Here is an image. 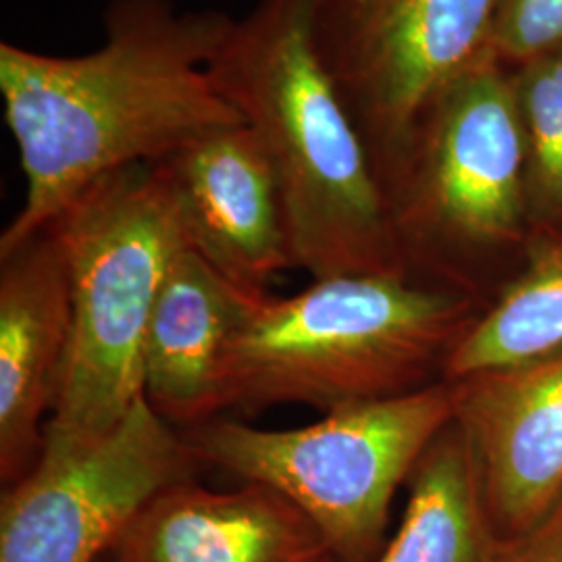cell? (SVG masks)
Masks as SVG:
<instances>
[{
	"instance_id": "7a4b0ae2",
	"label": "cell",
	"mask_w": 562,
	"mask_h": 562,
	"mask_svg": "<svg viewBox=\"0 0 562 562\" xmlns=\"http://www.w3.org/2000/svg\"><path fill=\"white\" fill-rule=\"evenodd\" d=\"M313 0H259L209 76L267 150L294 267L313 280L408 271L371 157L311 36Z\"/></svg>"
},
{
	"instance_id": "277c9868",
	"label": "cell",
	"mask_w": 562,
	"mask_h": 562,
	"mask_svg": "<svg viewBox=\"0 0 562 562\" xmlns=\"http://www.w3.org/2000/svg\"><path fill=\"white\" fill-rule=\"evenodd\" d=\"M46 227L69 271L71 346L44 440L94 438L144 396L146 329L188 241L155 162L92 181Z\"/></svg>"
},
{
	"instance_id": "2e32d148",
	"label": "cell",
	"mask_w": 562,
	"mask_h": 562,
	"mask_svg": "<svg viewBox=\"0 0 562 562\" xmlns=\"http://www.w3.org/2000/svg\"><path fill=\"white\" fill-rule=\"evenodd\" d=\"M529 229L562 220V53L513 69Z\"/></svg>"
},
{
	"instance_id": "30bf717a",
	"label": "cell",
	"mask_w": 562,
	"mask_h": 562,
	"mask_svg": "<svg viewBox=\"0 0 562 562\" xmlns=\"http://www.w3.org/2000/svg\"><path fill=\"white\" fill-rule=\"evenodd\" d=\"M71 346V285L48 227L0 252V477L34 469Z\"/></svg>"
},
{
	"instance_id": "5bb4252c",
	"label": "cell",
	"mask_w": 562,
	"mask_h": 562,
	"mask_svg": "<svg viewBox=\"0 0 562 562\" xmlns=\"http://www.w3.org/2000/svg\"><path fill=\"white\" fill-rule=\"evenodd\" d=\"M494 540L482 475L457 422L427 448L396 538L380 562H506Z\"/></svg>"
},
{
	"instance_id": "ba28073f",
	"label": "cell",
	"mask_w": 562,
	"mask_h": 562,
	"mask_svg": "<svg viewBox=\"0 0 562 562\" xmlns=\"http://www.w3.org/2000/svg\"><path fill=\"white\" fill-rule=\"evenodd\" d=\"M196 464L186 436L144 396L101 436L44 440L34 469L4 487L0 562H97Z\"/></svg>"
},
{
	"instance_id": "4fadbf2b",
	"label": "cell",
	"mask_w": 562,
	"mask_h": 562,
	"mask_svg": "<svg viewBox=\"0 0 562 562\" xmlns=\"http://www.w3.org/2000/svg\"><path fill=\"white\" fill-rule=\"evenodd\" d=\"M262 296L227 280L190 246L171 265L142 350L144 398L165 422L192 429L225 411V352Z\"/></svg>"
},
{
	"instance_id": "6da1fadb",
	"label": "cell",
	"mask_w": 562,
	"mask_h": 562,
	"mask_svg": "<svg viewBox=\"0 0 562 562\" xmlns=\"http://www.w3.org/2000/svg\"><path fill=\"white\" fill-rule=\"evenodd\" d=\"M234 23L176 0H111L104 44L90 55L50 57L2 42L0 92L25 201L0 252L44 229L102 176L244 123L209 76Z\"/></svg>"
},
{
	"instance_id": "9a60e30c",
	"label": "cell",
	"mask_w": 562,
	"mask_h": 562,
	"mask_svg": "<svg viewBox=\"0 0 562 562\" xmlns=\"http://www.w3.org/2000/svg\"><path fill=\"white\" fill-rule=\"evenodd\" d=\"M525 271L454 344L443 380L533 361L562 348V220L529 229Z\"/></svg>"
},
{
	"instance_id": "8fae6325",
	"label": "cell",
	"mask_w": 562,
	"mask_h": 562,
	"mask_svg": "<svg viewBox=\"0 0 562 562\" xmlns=\"http://www.w3.org/2000/svg\"><path fill=\"white\" fill-rule=\"evenodd\" d=\"M457 425L482 475L490 513L515 527L562 498V348L457 380Z\"/></svg>"
},
{
	"instance_id": "ac0fdd59",
	"label": "cell",
	"mask_w": 562,
	"mask_h": 562,
	"mask_svg": "<svg viewBox=\"0 0 562 562\" xmlns=\"http://www.w3.org/2000/svg\"><path fill=\"white\" fill-rule=\"evenodd\" d=\"M513 562H562V504H559L554 519L548 522L542 538L525 552L522 559Z\"/></svg>"
},
{
	"instance_id": "5b68a950",
	"label": "cell",
	"mask_w": 562,
	"mask_h": 562,
	"mask_svg": "<svg viewBox=\"0 0 562 562\" xmlns=\"http://www.w3.org/2000/svg\"><path fill=\"white\" fill-rule=\"evenodd\" d=\"M450 380L325 413L294 429L213 419L186 431L199 464L261 483L315 522L336 562L378 550L392 498L427 448L457 419Z\"/></svg>"
},
{
	"instance_id": "7c38bea8",
	"label": "cell",
	"mask_w": 562,
	"mask_h": 562,
	"mask_svg": "<svg viewBox=\"0 0 562 562\" xmlns=\"http://www.w3.org/2000/svg\"><path fill=\"white\" fill-rule=\"evenodd\" d=\"M115 562H325L322 531L280 492L244 482L209 490L192 480L159 492L123 531Z\"/></svg>"
},
{
	"instance_id": "8992f818",
	"label": "cell",
	"mask_w": 562,
	"mask_h": 562,
	"mask_svg": "<svg viewBox=\"0 0 562 562\" xmlns=\"http://www.w3.org/2000/svg\"><path fill=\"white\" fill-rule=\"evenodd\" d=\"M406 267L459 278V262L529 227L513 69L492 53L423 113L383 180Z\"/></svg>"
},
{
	"instance_id": "52a82bcc",
	"label": "cell",
	"mask_w": 562,
	"mask_h": 562,
	"mask_svg": "<svg viewBox=\"0 0 562 562\" xmlns=\"http://www.w3.org/2000/svg\"><path fill=\"white\" fill-rule=\"evenodd\" d=\"M496 2L313 0L315 53L380 183L431 102L490 55Z\"/></svg>"
},
{
	"instance_id": "d6986e66",
	"label": "cell",
	"mask_w": 562,
	"mask_h": 562,
	"mask_svg": "<svg viewBox=\"0 0 562 562\" xmlns=\"http://www.w3.org/2000/svg\"><path fill=\"white\" fill-rule=\"evenodd\" d=\"M325 562H336V559H327Z\"/></svg>"
},
{
	"instance_id": "e0dca14e",
	"label": "cell",
	"mask_w": 562,
	"mask_h": 562,
	"mask_svg": "<svg viewBox=\"0 0 562 562\" xmlns=\"http://www.w3.org/2000/svg\"><path fill=\"white\" fill-rule=\"evenodd\" d=\"M490 53L508 69L562 53V0H498Z\"/></svg>"
},
{
	"instance_id": "9c48e42d",
	"label": "cell",
	"mask_w": 562,
	"mask_h": 562,
	"mask_svg": "<svg viewBox=\"0 0 562 562\" xmlns=\"http://www.w3.org/2000/svg\"><path fill=\"white\" fill-rule=\"evenodd\" d=\"M188 246L252 294L294 267L280 181L246 125L209 132L155 161Z\"/></svg>"
},
{
	"instance_id": "3957f363",
	"label": "cell",
	"mask_w": 562,
	"mask_h": 562,
	"mask_svg": "<svg viewBox=\"0 0 562 562\" xmlns=\"http://www.w3.org/2000/svg\"><path fill=\"white\" fill-rule=\"evenodd\" d=\"M461 292L408 271L334 276L265 294L223 362L225 408L306 404L331 413L429 385L475 319Z\"/></svg>"
}]
</instances>
